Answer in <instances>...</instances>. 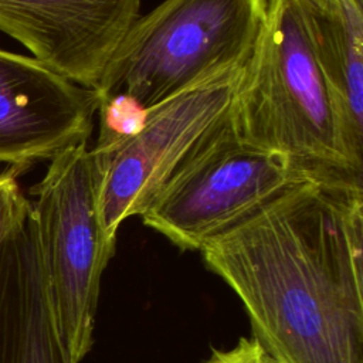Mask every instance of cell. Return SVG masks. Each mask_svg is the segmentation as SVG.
<instances>
[{"instance_id":"obj_5","label":"cell","mask_w":363,"mask_h":363,"mask_svg":"<svg viewBox=\"0 0 363 363\" xmlns=\"http://www.w3.org/2000/svg\"><path fill=\"white\" fill-rule=\"evenodd\" d=\"M230 113V112H228ZM284 159L244 143L230 116L177 167L140 217L182 250H197L303 180Z\"/></svg>"},{"instance_id":"obj_13","label":"cell","mask_w":363,"mask_h":363,"mask_svg":"<svg viewBox=\"0 0 363 363\" xmlns=\"http://www.w3.org/2000/svg\"><path fill=\"white\" fill-rule=\"evenodd\" d=\"M204 363H279L252 336L241 337L238 343L227 350H214Z\"/></svg>"},{"instance_id":"obj_4","label":"cell","mask_w":363,"mask_h":363,"mask_svg":"<svg viewBox=\"0 0 363 363\" xmlns=\"http://www.w3.org/2000/svg\"><path fill=\"white\" fill-rule=\"evenodd\" d=\"M101 167L88 142L57 153L31 189V223L68 363L92 346L102 272L115 252L98 211Z\"/></svg>"},{"instance_id":"obj_12","label":"cell","mask_w":363,"mask_h":363,"mask_svg":"<svg viewBox=\"0 0 363 363\" xmlns=\"http://www.w3.org/2000/svg\"><path fill=\"white\" fill-rule=\"evenodd\" d=\"M31 200L20 189L14 172H0V252L27 225Z\"/></svg>"},{"instance_id":"obj_2","label":"cell","mask_w":363,"mask_h":363,"mask_svg":"<svg viewBox=\"0 0 363 363\" xmlns=\"http://www.w3.org/2000/svg\"><path fill=\"white\" fill-rule=\"evenodd\" d=\"M237 136L305 179L362 183L363 138L318 60L295 0H268L230 109Z\"/></svg>"},{"instance_id":"obj_6","label":"cell","mask_w":363,"mask_h":363,"mask_svg":"<svg viewBox=\"0 0 363 363\" xmlns=\"http://www.w3.org/2000/svg\"><path fill=\"white\" fill-rule=\"evenodd\" d=\"M242 68L193 85L146 109L142 128L106 156H95L102 176L98 211L116 241L121 224L140 216L189 155L228 115Z\"/></svg>"},{"instance_id":"obj_7","label":"cell","mask_w":363,"mask_h":363,"mask_svg":"<svg viewBox=\"0 0 363 363\" xmlns=\"http://www.w3.org/2000/svg\"><path fill=\"white\" fill-rule=\"evenodd\" d=\"M98 106L95 89L0 48V163L28 166L88 142Z\"/></svg>"},{"instance_id":"obj_8","label":"cell","mask_w":363,"mask_h":363,"mask_svg":"<svg viewBox=\"0 0 363 363\" xmlns=\"http://www.w3.org/2000/svg\"><path fill=\"white\" fill-rule=\"evenodd\" d=\"M140 0H0V31L64 78L95 89Z\"/></svg>"},{"instance_id":"obj_1","label":"cell","mask_w":363,"mask_h":363,"mask_svg":"<svg viewBox=\"0 0 363 363\" xmlns=\"http://www.w3.org/2000/svg\"><path fill=\"white\" fill-rule=\"evenodd\" d=\"M200 251L279 363H363L360 182H295Z\"/></svg>"},{"instance_id":"obj_9","label":"cell","mask_w":363,"mask_h":363,"mask_svg":"<svg viewBox=\"0 0 363 363\" xmlns=\"http://www.w3.org/2000/svg\"><path fill=\"white\" fill-rule=\"evenodd\" d=\"M318 60L363 138V0H295Z\"/></svg>"},{"instance_id":"obj_11","label":"cell","mask_w":363,"mask_h":363,"mask_svg":"<svg viewBox=\"0 0 363 363\" xmlns=\"http://www.w3.org/2000/svg\"><path fill=\"white\" fill-rule=\"evenodd\" d=\"M146 109L135 99L118 94L99 99L96 116L99 133L91 147L95 156H106L122 142L135 135L143 125Z\"/></svg>"},{"instance_id":"obj_3","label":"cell","mask_w":363,"mask_h":363,"mask_svg":"<svg viewBox=\"0 0 363 363\" xmlns=\"http://www.w3.org/2000/svg\"><path fill=\"white\" fill-rule=\"evenodd\" d=\"M268 0H163L129 27L95 88L145 109L223 72L242 68Z\"/></svg>"},{"instance_id":"obj_10","label":"cell","mask_w":363,"mask_h":363,"mask_svg":"<svg viewBox=\"0 0 363 363\" xmlns=\"http://www.w3.org/2000/svg\"><path fill=\"white\" fill-rule=\"evenodd\" d=\"M7 265L11 284L9 363H68L57 333L31 227L11 242Z\"/></svg>"}]
</instances>
